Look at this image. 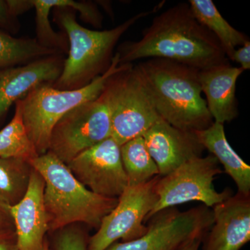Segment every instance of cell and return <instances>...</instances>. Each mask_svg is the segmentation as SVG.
Here are the masks:
<instances>
[{"label": "cell", "mask_w": 250, "mask_h": 250, "mask_svg": "<svg viewBox=\"0 0 250 250\" xmlns=\"http://www.w3.org/2000/svg\"><path fill=\"white\" fill-rule=\"evenodd\" d=\"M158 114L184 131L207 129L213 120L202 98L200 70L164 59H149L136 65Z\"/></svg>", "instance_id": "7a4b0ae2"}, {"label": "cell", "mask_w": 250, "mask_h": 250, "mask_svg": "<svg viewBox=\"0 0 250 250\" xmlns=\"http://www.w3.org/2000/svg\"><path fill=\"white\" fill-rule=\"evenodd\" d=\"M11 18H14L10 14L6 1L0 0V24L6 26L9 24Z\"/></svg>", "instance_id": "f1b7e54d"}, {"label": "cell", "mask_w": 250, "mask_h": 250, "mask_svg": "<svg viewBox=\"0 0 250 250\" xmlns=\"http://www.w3.org/2000/svg\"><path fill=\"white\" fill-rule=\"evenodd\" d=\"M188 2L197 21L216 37L227 57L231 60L236 47L249 41L248 36L233 28L211 0H190Z\"/></svg>", "instance_id": "ac0fdd59"}, {"label": "cell", "mask_w": 250, "mask_h": 250, "mask_svg": "<svg viewBox=\"0 0 250 250\" xmlns=\"http://www.w3.org/2000/svg\"><path fill=\"white\" fill-rule=\"evenodd\" d=\"M64 61L62 54H56L0 70V120L13 104L33 90L41 85L54 84L62 74Z\"/></svg>", "instance_id": "5bb4252c"}, {"label": "cell", "mask_w": 250, "mask_h": 250, "mask_svg": "<svg viewBox=\"0 0 250 250\" xmlns=\"http://www.w3.org/2000/svg\"><path fill=\"white\" fill-rule=\"evenodd\" d=\"M121 154L128 186L146 183L159 176V169L148 152L143 136L130 140L121 146Z\"/></svg>", "instance_id": "ffe728a7"}, {"label": "cell", "mask_w": 250, "mask_h": 250, "mask_svg": "<svg viewBox=\"0 0 250 250\" xmlns=\"http://www.w3.org/2000/svg\"><path fill=\"white\" fill-rule=\"evenodd\" d=\"M6 3L10 14L14 18L34 8L32 0H8Z\"/></svg>", "instance_id": "484cf974"}, {"label": "cell", "mask_w": 250, "mask_h": 250, "mask_svg": "<svg viewBox=\"0 0 250 250\" xmlns=\"http://www.w3.org/2000/svg\"><path fill=\"white\" fill-rule=\"evenodd\" d=\"M152 12L135 15L111 29L95 31L80 25L76 11L71 8H54V21L68 41V56L64 61L60 77L52 85L59 90H75L89 84L108 70L114 56L113 49L122 36Z\"/></svg>", "instance_id": "277c9868"}, {"label": "cell", "mask_w": 250, "mask_h": 250, "mask_svg": "<svg viewBox=\"0 0 250 250\" xmlns=\"http://www.w3.org/2000/svg\"><path fill=\"white\" fill-rule=\"evenodd\" d=\"M66 165L81 183L100 196L118 198L129 185L121 146L112 137L83 151Z\"/></svg>", "instance_id": "8fae6325"}, {"label": "cell", "mask_w": 250, "mask_h": 250, "mask_svg": "<svg viewBox=\"0 0 250 250\" xmlns=\"http://www.w3.org/2000/svg\"><path fill=\"white\" fill-rule=\"evenodd\" d=\"M143 137L160 177L170 173L187 161L202 156L205 150L195 133L177 129L161 117Z\"/></svg>", "instance_id": "7c38bea8"}, {"label": "cell", "mask_w": 250, "mask_h": 250, "mask_svg": "<svg viewBox=\"0 0 250 250\" xmlns=\"http://www.w3.org/2000/svg\"><path fill=\"white\" fill-rule=\"evenodd\" d=\"M202 250H241L250 241V196L236 193L212 208Z\"/></svg>", "instance_id": "4fadbf2b"}, {"label": "cell", "mask_w": 250, "mask_h": 250, "mask_svg": "<svg viewBox=\"0 0 250 250\" xmlns=\"http://www.w3.org/2000/svg\"><path fill=\"white\" fill-rule=\"evenodd\" d=\"M102 94L111 116V137L120 146L143 136L160 118L142 77L131 63L108 80Z\"/></svg>", "instance_id": "8992f818"}, {"label": "cell", "mask_w": 250, "mask_h": 250, "mask_svg": "<svg viewBox=\"0 0 250 250\" xmlns=\"http://www.w3.org/2000/svg\"><path fill=\"white\" fill-rule=\"evenodd\" d=\"M202 238L203 237H200V238L192 240L179 250H199L202 244Z\"/></svg>", "instance_id": "f546056e"}, {"label": "cell", "mask_w": 250, "mask_h": 250, "mask_svg": "<svg viewBox=\"0 0 250 250\" xmlns=\"http://www.w3.org/2000/svg\"><path fill=\"white\" fill-rule=\"evenodd\" d=\"M194 133L202 147L214 156L223 165V172L233 179L238 188L237 193L250 196V166L230 146L224 125L213 122L209 127Z\"/></svg>", "instance_id": "e0dca14e"}, {"label": "cell", "mask_w": 250, "mask_h": 250, "mask_svg": "<svg viewBox=\"0 0 250 250\" xmlns=\"http://www.w3.org/2000/svg\"><path fill=\"white\" fill-rule=\"evenodd\" d=\"M0 250H18L15 231L0 232Z\"/></svg>", "instance_id": "4316f807"}, {"label": "cell", "mask_w": 250, "mask_h": 250, "mask_svg": "<svg viewBox=\"0 0 250 250\" xmlns=\"http://www.w3.org/2000/svg\"><path fill=\"white\" fill-rule=\"evenodd\" d=\"M111 137V121L103 94L77 106L54 126L48 152L67 164L83 151Z\"/></svg>", "instance_id": "ba28073f"}, {"label": "cell", "mask_w": 250, "mask_h": 250, "mask_svg": "<svg viewBox=\"0 0 250 250\" xmlns=\"http://www.w3.org/2000/svg\"><path fill=\"white\" fill-rule=\"evenodd\" d=\"M45 182L43 201L49 231L82 223L98 229L118 198L94 193L74 176L66 164L47 152L30 162Z\"/></svg>", "instance_id": "3957f363"}, {"label": "cell", "mask_w": 250, "mask_h": 250, "mask_svg": "<svg viewBox=\"0 0 250 250\" xmlns=\"http://www.w3.org/2000/svg\"><path fill=\"white\" fill-rule=\"evenodd\" d=\"M44 188L43 179L34 169L25 195L9 208L18 250H43L45 234L49 231Z\"/></svg>", "instance_id": "9a60e30c"}, {"label": "cell", "mask_w": 250, "mask_h": 250, "mask_svg": "<svg viewBox=\"0 0 250 250\" xmlns=\"http://www.w3.org/2000/svg\"><path fill=\"white\" fill-rule=\"evenodd\" d=\"M36 11V40L46 48L54 49L60 53H67L68 41L65 34L54 31L49 22L52 6L47 0H32Z\"/></svg>", "instance_id": "603a6c76"}, {"label": "cell", "mask_w": 250, "mask_h": 250, "mask_svg": "<svg viewBox=\"0 0 250 250\" xmlns=\"http://www.w3.org/2000/svg\"><path fill=\"white\" fill-rule=\"evenodd\" d=\"M43 250H50L49 249V243L47 241L45 242V246H44Z\"/></svg>", "instance_id": "4dcf8cb0"}, {"label": "cell", "mask_w": 250, "mask_h": 250, "mask_svg": "<svg viewBox=\"0 0 250 250\" xmlns=\"http://www.w3.org/2000/svg\"><path fill=\"white\" fill-rule=\"evenodd\" d=\"M117 52L121 64L164 59L202 70L229 62L218 39L197 21L188 3L156 16L141 39L121 44Z\"/></svg>", "instance_id": "6da1fadb"}, {"label": "cell", "mask_w": 250, "mask_h": 250, "mask_svg": "<svg viewBox=\"0 0 250 250\" xmlns=\"http://www.w3.org/2000/svg\"><path fill=\"white\" fill-rule=\"evenodd\" d=\"M219 164L214 156L209 154L191 159L170 173L159 176L155 185L158 201L145 223L166 208L193 201L202 202L212 208L232 196L231 189L218 192L213 187L215 177L223 172Z\"/></svg>", "instance_id": "52a82bcc"}, {"label": "cell", "mask_w": 250, "mask_h": 250, "mask_svg": "<svg viewBox=\"0 0 250 250\" xmlns=\"http://www.w3.org/2000/svg\"><path fill=\"white\" fill-rule=\"evenodd\" d=\"M14 225L9 208L0 202V232L10 231L9 226Z\"/></svg>", "instance_id": "83f0119b"}, {"label": "cell", "mask_w": 250, "mask_h": 250, "mask_svg": "<svg viewBox=\"0 0 250 250\" xmlns=\"http://www.w3.org/2000/svg\"><path fill=\"white\" fill-rule=\"evenodd\" d=\"M127 65L120 62L116 52L108 70L83 88L59 90L52 84H43L21 100L23 123L39 155L48 152L52 129L62 117L82 104L98 98L108 80Z\"/></svg>", "instance_id": "5b68a950"}, {"label": "cell", "mask_w": 250, "mask_h": 250, "mask_svg": "<svg viewBox=\"0 0 250 250\" xmlns=\"http://www.w3.org/2000/svg\"><path fill=\"white\" fill-rule=\"evenodd\" d=\"M88 238L78 228L67 227L57 231L52 250H88Z\"/></svg>", "instance_id": "cb8c5ba5"}, {"label": "cell", "mask_w": 250, "mask_h": 250, "mask_svg": "<svg viewBox=\"0 0 250 250\" xmlns=\"http://www.w3.org/2000/svg\"><path fill=\"white\" fill-rule=\"evenodd\" d=\"M39 156L23 123L19 100L14 118L0 131V158H16L30 163Z\"/></svg>", "instance_id": "44dd1931"}, {"label": "cell", "mask_w": 250, "mask_h": 250, "mask_svg": "<svg viewBox=\"0 0 250 250\" xmlns=\"http://www.w3.org/2000/svg\"><path fill=\"white\" fill-rule=\"evenodd\" d=\"M62 54L46 48L36 39H16L0 31V67H14L49 56Z\"/></svg>", "instance_id": "7402d4cb"}, {"label": "cell", "mask_w": 250, "mask_h": 250, "mask_svg": "<svg viewBox=\"0 0 250 250\" xmlns=\"http://www.w3.org/2000/svg\"><path fill=\"white\" fill-rule=\"evenodd\" d=\"M231 61L238 62L243 70L250 69V41H248L244 45L236 49L233 52Z\"/></svg>", "instance_id": "d4e9b609"}, {"label": "cell", "mask_w": 250, "mask_h": 250, "mask_svg": "<svg viewBox=\"0 0 250 250\" xmlns=\"http://www.w3.org/2000/svg\"><path fill=\"white\" fill-rule=\"evenodd\" d=\"M244 70L229 62L202 70L199 74L202 93L213 121L225 124L238 116L236 82Z\"/></svg>", "instance_id": "2e32d148"}, {"label": "cell", "mask_w": 250, "mask_h": 250, "mask_svg": "<svg viewBox=\"0 0 250 250\" xmlns=\"http://www.w3.org/2000/svg\"><path fill=\"white\" fill-rule=\"evenodd\" d=\"M158 177L125 188L115 208L103 218L98 231L88 238V250H106L119 240L134 241L145 234L147 229L145 221L158 201Z\"/></svg>", "instance_id": "30bf717a"}, {"label": "cell", "mask_w": 250, "mask_h": 250, "mask_svg": "<svg viewBox=\"0 0 250 250\" xmlns=\"http://www.w3.org/2000/svg\"><path fill=\"white\" fill-rule=\"evenodd\" d=\"M34 167L16 158H0V202L10 207L25 195Z\"/></svg>", "instance_id": "d6986e66"}, {"label": "cell", "mask_w": 250, "mask_h": 250, "mask_svg": "<svg viewBox=\"0 0 250 250\" xmlns=\"http://www.w3.org/2000/svg\"><path fill=\"white\" fill-rule=\"evenodd\" d=\"M147 231L134 241L116 242L106 250H179L204 237L213 223V210L205 205L179 211L166 208L149 219Z\"/></svg>", "instance_id": "9c48e42d"}]
</instances>
